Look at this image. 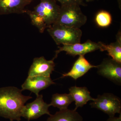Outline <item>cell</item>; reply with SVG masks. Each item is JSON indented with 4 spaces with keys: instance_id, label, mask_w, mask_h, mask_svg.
Segmentation results:
<instances>
[{
    "instance_id": "cell-1",
    "label": "cell",
    "mask_w": 121,
    "mask_h": 121,
    "mask_svg": "<svg viewBox=\"0 0 121 121\" xmlns=\"http://www.w3.org/2000/svg\"><path fill=\"white\" fill-rule=\"evenodd\" d=\"M22 91L14 86L0 88V117L11 121L21 120L22 108L32 98L23 95Z\"/></svg>"
},
{
    "instance_id": "cell-2",
    "label": "cell",
    "mask_w": 121,
    "mask_h": 121,
    "mask_svg": "<svg viewBox=\"0 0 121 121\" xmlns=\"http://www.w3.org/2000/svg\"><path fill=\"white\" fill-rule=\"evenodd\" d=\"M60 6L55 0H40L32 11H26L32 23L40 32H43L56 22Z\"/></svg>"
},
{
    "instance_id": "cell-3",
    "label": "cell",
    "mask_w": 121,
    "mask_h": 121,
    "mask_svg": "<svg viewBox=\"0 0 121 121\" xmlns=\"http://www.w3.org/2000/svg\"><path fill=\"white\" fill-rule=\"evenodd\" d=\"M87 17L83 13L80 5L76 4L60 5L59 16L55 24L80 28L86 23Z\"/></svg>"
},
{
    "instance_id": "cell-4",
    "label": "cell",
    "mask_w": 121,
    "mask_h": 121,
    "mask_svg": "<svg viewBox=\"0 0 121 121\" xmlns=\"http://www.w3.org/2000/svg\"><path fill=\"white\" fill-rule=\"evenodd\" d=\"M50 36L57 45L80 43L82 31L80 28L69 27L54 24L47 29Z\"/></svg>"
},
{
    "instance_id": "cell-5",
    "label": "cell",
    "mask_w": 121,
    "mask_h": 121,
    "mask_svg": "<svg viewBox=\"0 0 121 121\" xmlns=\"http://www.w3.org/2000/svg\"><path fill=\"white\" fill-rule=\"evenodd\" d=\"M90 104L92 108L101 111L109 117L121 113V99L113 94L107 93L98 95Z\"/></svg>"
},
{
    "instance_id": "cell-6",
    "label": "cell",
    "mask_w": 121,
    "mask_h": 121,
    "mask_svg": "<svg viewBox=\"0 0 121 121\" xmlns=\"http://www.w3.org/2000/svg\"><path fill=\"white\" fill-rule=\"evenodd\" d=\"M50 106V104H47L44 101L43 95H39L35 101L24 105L21 111V117L29 121L37 119L43 115L50 116L51 114L48 110Z\"/></svg>"
},
{
    "instance_id": "cell-7",
    "label": "cell",
    "mask_w": 121,
    "mask_h": 121,
    "mask_svg": "<svg viewBox=\"0 0 121 121\" xmlns=\"http://www.w3.org/2000/svg\"><path fill=\"white\" fill-rule=\"evenodd\" d=\"M103 43H97L88 40L84 43H77L70 45H64L59 47V49L56 52L53 59L57 58L60 52L64 51L67 54L75 56H84L89 52H93L98 50H101Z\"/></svg>"
},
{
    "instance_id": "cell-8",
    "label": "cell",
    "mask_w": 121,
    "mask_h": 121,
    "mask_svg": "<svg viewBox=\"0 0 121 121\" xmlns=\"http://www.w3.org/2000/svg\"><path fill=\"white\" fill-rule=\"evenodd\" d=\"M98 73L117 84L121 83V63L112 58L104 59L99 65L97 66Z\"/></svg>"
},
{
    "instance_id": "cell-9",
    "label": "cell",
    "mask_w": 121,
    "mask_h": 121,
    "mask_svg": "<svg viewBox=\"0 0 121 121\" xmlns=\"http://www.w3.org/2000/svg\"><path fill=\"white\" fill-rule=\"evenodd\" d=\"M54 60H47L44 56L34 59L28 73V76H40L50 77L55 69Z\"/></svg>"
},
{
    "instance_id": "cell-10",
    "label": "cell",
    "mask_w": 121,
    "mask_h": 121,
    "mask_svg": "<svg viewBox=\"0 0 121 121\" xmlns=\"http://www.w3.org/2000/svg\"><path fill=\"white\" fill-rule=\"evenodd\" d=\"M55 84L51 77L40 76H28L22 85L21 90L30 91L38 96L40 91Z\"/></svg>"
},
{
    "instance_id": "cell-11",
    "label": "cell",
    "mask_w": 121,
    "mask_h": 121,
    "mask_svg": "<svg viewBox=\"0 0 121 121\" xmlns=\"http://www.w3.org/2000/svg\"><path fill=\"white\" fill-rule=\"evenodd\" d=\"M96 67L97 66H94L90 63L84 56H79L70 70L63 74L61 78L70 77L76 80L84 75L91 68Z\"/></svg>"
},
{
    "instance_id": "cell-12",
    "label": "cell",
    "mask_w": 121,
    "mask_h": 121,
    "mask_svg": "<svg viewBox=\"0 0 121 121\" xmlns=\"http://www.w3.org/2000/svg\"><path fill=\"white\" fill-rule=\"evenodd\" d=\"M30 3L27 0H0V15L26 13Z\"/></svg>"
},
{
    "instance_id": "cell-13",
    "label": "cell",
    "mask_w": 121,
    "mask_h": 121,
    "mask_svg": "<svg viewBox=\"0 0 121 121\" xmlns=\"http://www.w3.org/2000/svg\"><path fill=\"white\" fill-rule=\"evenodd\" d=\"M69 94L75 102L76 110L78 107H82L90 101H93L95 99L91 96L90 92L86 87H79L77 86L71 87L69 89Z\"/></svg>"
},
{
    "instance_id": "cell-14",
    "label": "cell",
    "mask_w": 121,
    "mask_h": 121,
    "mask_svg": "<svg viewBox=\"0 0 121 121\" xmlns=\"http://www.w3.org/2000/svg\"><path fill=\"white\" fill-rule=\"evenodd\" d=\"M101 51H107L108 55L117 62L121 63V33L119 31L117 35V40L109 44L103 43Z\"/></svg>"
},
{
    "instance_id": "cell-15",
    "label": "cell",
    "mask_w": 121,
    "mask_h": 121,
    "mask_svg": "<svg viewBox=\"0 0 121 121\" xmlns=\"http://www.w3.org/2000/svg\"><path fill=\"white\" fill-rule=\"evenodd\" d=\"M47 121H83V118L76 110L67 109L51 115Z\"/></svg>"
},
{
    "instance_id": "cell-16",
    "label": "cell",
    "mask_w": 121,
    "mask_h": 121,
    "mask_svg": "<svg viewBox=\"0 0 121 121\" xmlns=\"http://www.w3.org/2000/svg\"><path fill=\"white\" fill-rule=\"evenodd\" d=\"M73 99L70 94H54L52 95L50 106L59 108L60 110L68 109V106L72 102Z\"/></svg>"
},
{
    "instance_id": "cell-17",
    "label": "cell",
    "mask_w": 121,
    "mask_h": 121,
    "mask_svg": "<svg viewBox=\"0 0 121 121\" xmlns=\"http://www.w3.org/2000/svg\"><path fill=\"white\" fill-rule=\"evenodd\" d=\"M95 21L99 27H106L109 26L112 23V16L110 13L107 11L101 10L96 14Z\"/></svg>"
},
{
    "instance_id": "cell-18",
    "label": "cell",
    "mask_w": 121,
    "mask_h": 121,
    "mask_svg": "<svg viewBox=\"0 0 121 121\" xmlns=\"http://www.w3.org/2000/svg\"><path fill=\"white\" fill-rule=\"evenodd\" d=\"M58 1L61 4V5H64L69 4H76L81 6H86L83 0H55Z\"/></svg>"
},
{
    "instance_id": "cell-19",
    "label": "cell",
    "mask_w": 121,
    "mask_h": 121,
    "mask_svg": "<svg viewBox=\"0 0 121 121\" xmlns=\"http://www.w3.org/2000/svg\"><path fill=\"white\" fill-rule=\"evenodd\" d=\"M106 121H121V114L118 117H109Z\"/></svg>"
},
{
    "instance_id": "cell-20",
    "label": "cell",
    "mask_w": 121,
    "mask_h": 121,
    "mask_svg": "<svg viewBox=\"0 0 121 121\" xmlns=\"http://www.w3.org/2000/svg\"><path fill=\"white\" fill-rule=\"evenodd\" d=\"M118 3V6L119 9H121V0H117Z\"/></svg>"
},
{
    "instance_id": "cell-21",
    "label": "cell",
    "mask_w": 121,
    "mask_h": 121,
    "mask_svg": "<svg viewBox=\"0 0 121 121\" xmlns=\"http://www.w3.org/2000/svg\"><path fill=\"white\" fill-rule=\"evenodd\" d=\"M85 0L86 1V2H89L93 1L95 0Z\"/></svg>"
},
{
    "instance_id": "cell-22",
    "label": "cell",
    "mask_w": 121,
    "mask_h": 121,
    "mask_svg": "<svg viewBox=\"0 0 121 121\" xmlns=\"http://www.w3.org/2000/svg\"><path fill=\"white\" fill-rule=\"evenodd\" d=\"M27 0L28 1H29V2H30V3H31L33 0Z\"/></svg>"
}]
</instances>
